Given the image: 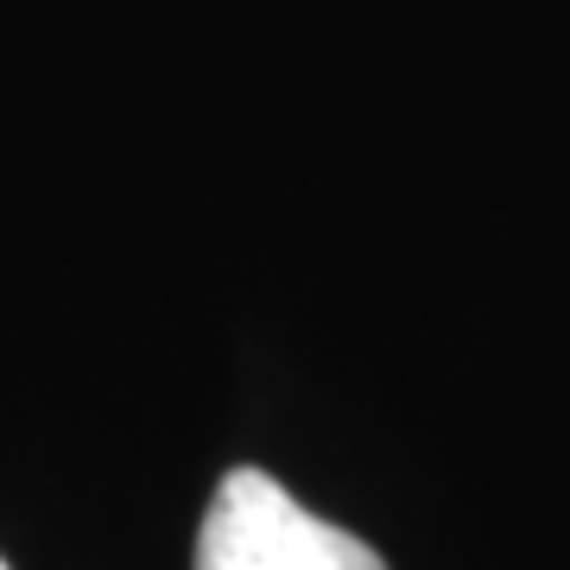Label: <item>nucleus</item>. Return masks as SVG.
<instances>
[{
	"label": "nucleus",
	"mask_w": 570,
	"mask_h": 570,
	"mask_svg": "<svg viewBox=\"0 0 570 570\" xmlns=\"http://www.w3.org/2000/svg\"><path fill=\"white\" fill-rule=\"evenodd\" d=\"M0 570H7V564H0Z\"/></svg>",
	"instance_id": "obj_2"
},
{
	"label": "nucleus",
	"mask_w": 570,
	"mask_h": 570,
	"mask_svg": "<svg viewBox=\"0 0 570 570\" xmlns=\"http://www.w3.org/2000/svg\"><path fill=\"white\" fill-rule=\"evenodd\" d=\"M197 570H387L355 532L317 520L266 475L228 469L197 532Z\"/></svg>",
	"instance_id": "obj_1"
}]
</instances>
